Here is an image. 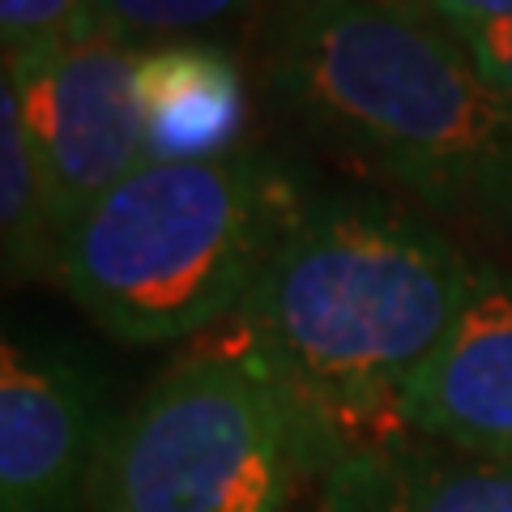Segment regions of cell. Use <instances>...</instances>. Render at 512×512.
<instances>
[{
  "label": "cell",
  "instance_id": "1",
  "mask_svg": "<svg viewBox=\"0 0 512 512\" xmlns=\"http://www.w3.org/2000/svg\"><path fill=\"white\" fill-rule=\"evenodd\" d=\"M474 274L470 252L397 197L338 188L303 205L231 325L286 393L312 470L410 436L402 397Z\"/></svg>",
  "mask_w": 512,
  "mask_h": 512
},
{
  "label": "cell",
  "instance_id": "2",
  "mask_svg": "<svg viewBox=\"0 0 512 512\" xmlns=\"http://www.w3.org/2000/svg\"><path fill=\"white\" fill-rule=\"evenodd\" d=\"M261 86L320 150L512 252V99L448 22L402 0H278Z\"/></svg>",
  "mask_w": 512,
  "mask_h": 512
},
{
  "label": "cell",
  "instance_id": "3",
  "mask_svg": "<svg viewBox=\"0 0 512 512\" xmlns=\"http://www.w3.org/2000/svg\"><path fill=\"white\" fill-rule=\"evenodd\" d=\"M316 192L295 158L141 163L64 235L56 286L128 346L205 338L244 308Z\"/></svg>",
  "mask_w": 512,
  "mask_h": 512
},
{
  "label": "cell",
  "instance_id": "4",
  "mask_svg": "<svg viewBox=\"0 0 512 512\" xmlns=\"http://www.w3.org/2000/svg\"><path fill=\"white\" fill-rule=\"evenodd\" d=\"M308 440L269 367L231 333H205L111 419L86 512H282Z\"/></svg>",
  "mask_w": 512,
  "mask_h": 512
},
{
  "label": "cell",
  "instance_id": "5",
  "mask_svg": "<svg viewBox=\"0 0 512 512\" xmlns=\"http://www.w3.org/2000/svg\"><path fill=\"white\" fill-rule=\"evenodd\" d=\"M137 60L141 47L107 30H77L35 56L5 60L52 188L60 239L146 163Z\"/></svg>",
  "mask_w": 512,
  "mask_h": 512
},
{
  "label": "cell",
  "instance_id": "6",
  "mask_svg": "<svg viewBox=\"0 0 512 512\" xmlns=\"http://www.w3.org/2000/svg\"><path fill=\"white\" fill-rule=\"evenodd\" d=\"M116 414L69 346L5 333L0 350V512H86Z\"/></svg>",
  "mask_w": 512,
  "mask_h": 512
},
{
  "label": "cell",
  "instance_id": "7",
  "mask_svg": "<svg viewBox=\"0 0 512 512\" xmlns=\"http://www.w3.org/2000/svg\"><path fill=\"white\" fill-rule=\"evenodd\" d=\"M410 436L512 466V269L478 261L453 333L402 397Z\"/></svg>",
  "mask_w": 512,
  "mask_h": 512
},
{
  "label": "cell",
  "instance_id": "8",
  "mask_svg": "<svg viewBox=\"0 0 512 512\" xmlns=\"http://www.w3.org/2000/svg\"><path fill=\"white\" fill-rule=\"evenodd\" d=\"M146 163H214L244 150L248 86L227 39H171L137 60Z\"/></svg>",
  "mask_w": 512,
  "mask_h": 512
},
{
  "label": "cell",
  "instance_id": "9",
  "mask_svg": "<svg viewBox=\"0 0 512 512\" xmlns=\"http://www.w3.org/2000/svg\"><path fill=\"white\" fill-rule=\"evenodd\" d=\"M320 512H512V466L402 436L333 461Z\"/></svg>",
  "mask_w": 512,
  "mask_h": 512
},
{
  "label": "cell",
  "instance_id": "10",
  "mask_svg": "<svg viewBox=\"0 0 512 512\" xmlns=\"http://www.w3.org/2000/svg\"><path fill=\"white\" fill-rule=\"evenodd\" d=\"M60 227L52 188L30 137L26 111L9 73H0V252L5 282H56L60 269Z\"/></svg>",
  "mask_w": 512,
  "mask_h": 512
},
{
  "label": "cell",
  "instance_id": "11",
  "mask_svg": "<svg viewBox=\"0 0 512 512\" xmlns=\"http://www.w3.org/2000/svg\"><path fill=\"white\" fill-rule=\"evenodd\" d=\"M278 0H90L82 30H107L133 47L171 39H222L261 26Z\"/></svg>",
  "mask_w": 512,
  "mask_h": 512
},
{
  "label": "cell",
  "instance_id": "12",
  "mask_svg": "<svg viewBox=\"0 0 512 512\" xmlns=\"http://www.w3.org/2000/svg\"><path fill=\"white\" fill-rule=\"evenodd\" d=\"M90 0H0V43L5 60L35 56L43 47L77 35L86 26Z\"/></svg>",
  "mask_w": 512,
  "mask_h": 512
},
{
  "label": "cell",
  "instance_id": "13",
  "mask_svg": "<svg viewBox=\"0 0 512 512\" xmlns=\"http://www.w3.org/2000/svg\"><path fill=\"white\" fill-rule=\"evenodd\" d=\"M448 26L470 52V60L512 99V22H448Z\"/></svg>",
  "mask_w": 512,
  "mask_h": 512
},
{
  "label": "cell",
  "instance_id": "14",
  "mask_svg": "<svg viewBox=\"0 0 512 512\" xmlns=\"http://www.w3.org/2000/svg\"><path fill=\"white\" fill-rule=\"evenodd\" d=\"M444 22H512V0H402Z\"/></svg>",
  "mask_w": 512,
  "mask_h": 512
}]
</instances>
